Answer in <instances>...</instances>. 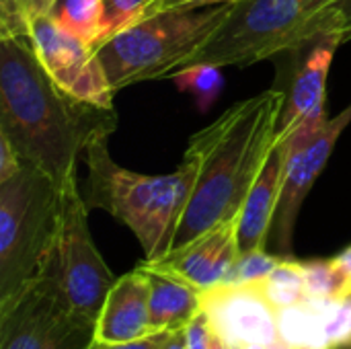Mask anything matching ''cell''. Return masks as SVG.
<instances>
[{"mask_svg": "<svg viewBox=\"0 0 351 349\" xmlns=\"http://www.w3.org/2000/svg\"><path fill=\"white\" fill-rule=\"evenodd\" d=\"M115 128V109L78 101L60 88L29 39L0 37V132L25 163L62 187L78 171L90 140Z\"/></svg>", "mask_w": 351, "mask_h": 349, "instance_id": "6da1fadb", "label": "cell"}, {"mask_svg": "<svg viewBox=\"0 0 351 349\" xmlns=\"http://www.w3.org/2000/svg\"><path fill=\"white\" fill-rule=\"evenodd\" d=\"M284 101L286 91L269 88L193 134L185 154L195 160L197 175L171 251L239 218L276 142Z\"/></svg>", "mask_w": 351, "mask_h": 349, "instance_id": "7a4b0ae2", "label": "cell"}, {"mask_svg": "<svg viewBox=\"0 0 351 349\" xmlns=\"http://www.w3.org/2000/svg\"><path fill=\"white\" fill-rule=\"evenodd\" d=\"M350 39L351 0H234L218 31L173 72L195 64L243 68L321 41Z\"/></svg>", "mask_w": 351, "mask_h": 349, "instance_id": "3957f363", "label": "cell"}, {"mask_svg": "<svg viewBox=\"0 0 351 349\" xmlns=\"http://www.w3.org/2000/svg\"><path fill=\"white\" fill-rule=\"evenodd\" d=\"M109 136H97L84 150L88 167L84 202L109 212L140 241L144 261L165 257L187 210L197 165L185 154L177 171L169 175H140L117 165L109 154Z\"/></svg>", "mask_w": 351, "mask_h": 349, "instance_id": "277c9868", "label": "cell"}, {"mask_svg": "<svg viewBox=\"0 0 351 349\" xmlns=\"http://www.w3.org/2000/svg\"><path fill=\"white\" fill-rule=\"evenodd\" d=\"M62 216V187L31 163L0 183V311L47 269Z\"/></svg>", "mask_w": 351, "mask_h": 349, "instance_id": "5b68a950", "label": "cell"}, {"mask_svg": "<svg viewBox=\"0 0 351 349\" xmlns=\"http://www.w3.org/2000/svg\"><path fill=\"white\" fill-rule=\"evenodd\" d=\"M232 4L234 0L162 10L136 21L101 43L95 51L113 93L144 80L167 78L218 31Z\"/></svg>", "mask_w": 351, "mask_h": 349, "instance_id": "8992f818", "label": "cell"}, {"mask_svg": "<svg viewBox=\"0 0 351 349\" xmlns=\"http://www.w3.org/2000/svg\"><path fill=\"white\" fill-rule=\"evenodd\" d=\"M45 272L56 280L72 309L97 323L115 278L93 243L88 206L78 183V171L62 185L60 232Z\"/></svg>", "mask_w": 351, "mask_h": 349, "instance_id": "52a82bcc", "label": "cell"}, {"mask_svg": "<svg viewBox=\"0 0 351 349\" xmlns=\"http://www.w3.org/2000/svg\"><path fill=\"white\" fill-rule=\"evenodd\" d=\"M93 339L95 321L72 309L47 272L0 311V349H88Z\"/></svg>", "mask_w": 351, "mask_h": 349, "instance_id": "ba28073f", "label": "cell"}, {"mask_svg": "<svg viewBox=\"0 0 351 349\" xmlns=\"http://www.w3.org/2000/svg\"><path fill=\"white\" fill-rule=\"evenodd\" d=\"M350 123L351 105L346 107V111H341L337 117L311 119L298 125L292 134H288L292 136V150H290L284 187H282V195H280L278 210L274 216V226H271L276 249L282 255H290L294 228H296L302 202L306 200L315 181L323 173L339 136Z\"/></svg>", "mask_w": 351, "mask_h": 349, "instance_id": "9c48e42d", "label": "cell"}, {"mask_svg": "<svg viewBox=\"0 0 351 349\" xmlns=\"http://www.w3.org/2000/svg\"><path fill=\"white\" fill-rule=\"evenodd\" d=\"M27 39L43 70L60 88L78 101L115 109L113 88L95 47L60 27L51 14L35 19L29 25Z\"/></svg>", "mask_w": 351, "mask_h": 349, "instance_id": "30bf717a", "label": "cell"}, {"mask_svg": "<svg viewBox=\"0 0 351 349\" xmlns=\"http://www.w3.org/2000/svg\"><path fill=\"white\" fill-rule=\"evenodd\" d=\"M202 313L230 349L280 344L278 309L257 284H218L199 292Z\"/></svg>", "mask_w": 351, "mask_h": 349, "instance_id": "8fae6325", "label": "cell"}, {"mask_svg": "<svg viewBox=\"0 0 351 349\" xmlns=\"http://www.w3.org/2000/svg\"><path fill=\"white\" fill-rule=\"evenodd\" d=\"M239 218L228 220L191 243L169 251L156 261H144L142 265L169 274L195 290H208L226 282L230 267L239 257Z\"/></svg>", "mask_w": 351, "mask_h": 349, "instance_id": "7c38bea8", "label": "cell"}, {"mask_svg": "<svg viewBox=\"0 0 351 349\" xmlns=\"http://www.w3.org/2000/svg\"><path fill=\"white\" fill-rule=\"evenodd\" d=\"M154 335L150 323V280L138 265L134 272L115 280L99 319L95 323V341L128 344Z\"/></svg>", "mask_w": 351, "mask_h": 349, "instance_id": "4fadbf2b", "label": "cell"}, {"mask_svg": "<svg viewBox=\"0 0 351 349\" xmlns=\"http://www.w3.org/2000/svg\"><path fill=\"white\" fill-rule=\"evenodd\" d=\"M290 150H292V136H276L269 156L239 214L241 253L265 249L267 237L271 234L278 202L282 195Z\"/></svg>", "mask_w": 351, "mask_h": 349, "instance_id": "5bb4252c", "label": "cell"}, {"mask_svg": "<svg viewBox=\"0 0 351 349\" xmlns=\"http://www.w3.org/2000/svg\"><path fill=\"white\" fill-rule=\"evenodd\" d=\"M339 45V41H321L311 47L308 56L304 58L302 66L298 68L290 84V91H286L278 136L292 134L304 121L327 117V76Z\"/></svg>", "mask_w": 351, "mask_h": 349, "instance_id": "9a60e30c", "label": "cell"}, {"mask_svg": "<svg viewBox=\"0 0 351 349\" xmlns=\"http://www.w3.org/2000/svg\"><path fill=\"white\" fill-rule=\"evenodd\" d=\"M140 267L150 280V323L154 333L185 329L202 313L199 290L142 263Z\"/></svg>", "mask_w": 351, "mask_h": 349, "instance_id": "2e32d148", "label": "cell"}, {"mask_svg": "<svg viewBox=\"0 0 351 349\" xmlns=\"http://www.w3.org/2000/svg\"><path fill=\"white\" fill-rule=\"evenodd\" d=\"M280 339L294 349H331L327 341V300L308 298L278 311Z\"/></svg>", "mask_w": 351, "mask_h": 349, "instance_id": "e0dca14e", "label": "cell"}, {"mask_svg": "<svg viewBox=\"0 0 351 349\" xmlns=\"http://www.w3.org/2000/svg\"><path fill=\"white\" fill-rule=\"evenodd\" d=\"M51 16L60 27L90 47H99L107 31L105 0H58Z\"/></svg>", "mask_w": 351, "mask_h": 349, "instance_id": "ac0fdd59", "label": "cell"}, {"mask_svg": "<svg viewBox=\"0 0 351 349\" xmlns=\"http://www.w3.org/2000/svg\"><path fill=\"white\" fill-rule=\"evenodd\" d=\"M257 286L278 311L308 300L304 267L300 261L294 259H282L280 265L265 280L257 282Z\"/></svg>", "mask_w": 351, "mask_h": 349, "instance_id": "d6986e66", "label": "cell"}, {"mask_svg": "<svg viewBox=\"0 0 351 349\" xmlns=\"http://www.w3.org/2000/svg\"><path fill=\"white\" fill-rule=\"evenodd\" d=\"M169 78L177 84L179 91L193 95L199 111H208L224 86L222 72L214 64H195V66L173 72Z\"/></svg>", "mask_w": 351, "mask_h": 349, "instance_id": "ffe728a7", "label": "cell"}, {"mask_svg": "<svg viewBox=\"0 0 351 349\" xmlns=\"http://www.w3.org/2000/svg\"><path fill=\"white\" fill-rule=\"evenodd\" d=\"M304 267V280L308 298H321V300H337L351 294V280L341 269V265L333 259H319V261H306Z\"/></svg>", "mask_w": 351, "mask_h": 349, "instance_id": "44dd1931", "label": "cell"}, {"mask_svg": "<svg viewBox=\"0 0 351 349\" xmlns=\"http://www.w3.org/2000/svg\"><path fill=\"white\" fill-rule=\"evenodd\" d=\"M58 0H0V37H25L29 25L53 12Z\"/></svg>", "mask_w": 351, "mask_h": 349, "instance_id": "7402d4cb", "label": "cell"}, {"mask_svg": "<svg viewBox=\"0 0 351 349\" xmlns=\"http://www.w3.org/2000/svg\"><path fill=\"white\" fill-rule=\"evenodd\" d=\"M282 259L284 257L271 255L265 249L239 253L224 284H257V282L265 280L280 265Z\"/></svg>", "mask_w": 351, "mask_h": 349, "instance_id": "603a6c76", "label": "cell"}, {"mask_svg": "<svg viewBox=\"0 0 351 349\" xmlns=\"http://www.w3.org/2000/svg\"><path fill=\"white\" fill-rule=\"evenodd\" d=\"M327 341L331 349L351 346V294L346 298L327 300Z\"/></svg>", "mask_w": 351, "mask_h": 349, "instance_id": "cb8c5ba5", "label": "cell"}, {"mask_svg": "<svg viewBox=\"0 0 351 349\" xmlns=\"http://www.w3.org/2000/svg\"><path fill=\"white\" fill-rule=\"evenodd\" d=\"M150 2L152 0H105L107 31H105L103 43L107 39H111L113 35H117L119 31H123L130 25H134L136 21H140Z\"/></svg>", "mask_w": 351, "mask_h": 349, "instance_id": "d4e9b609", "label": "cell"}, {"mask_svg": "<svg viewBox=\"0 0 351 349\" xmlns=\"http://www.w3.org/2000/svg\"><path fill=\"white\" fill-rule=\"evenodd\" d=\"M185 337H187V349H210L214 331L206 319L204 313H199L187 327H185Z\"/></svg>", "mask_w": 351, "mask_h": 349, "instance_id": "484cf974", "label": "cell"}, {"mask_svg": "<svg viewBox=\"0 0 351 349\" xmlns=\"http://www.w3.org/2000/svg\"><path fill=\"white\" fill-rule=\"evenodd\" d=\"M23 167H25V160L19 156L10 140L0 132V183L12 179Z\"/></svg>", "mask_w": 351, "mask_h": 349, "instance_id": "4316f807", "label": "cell"}, {"mask_svg": "<svg viewBox=\"0 0 351 349\" xmlns=\"http://www.w3.org/2000/svg\"><path fill=\"white\" fill-rule=\"evenodd\" d=\"M173 333L169 331H162V333H154V335H148L144 339H138V341H128V344H101V341H95L88 346V349H165L169 339H171Z\"/></svg>", "mask_w": 351, "mask_h": 349, "instance_id": "83f0119b", "label": "cell"}, {"mask_svg": "<svg viewBox=\"0 0 351 349\" xmlns=\"http://www.w3.org/2000/svg\"><path fill=\"white\" fill-rule=\"evenodd\" d=\"M222 2H232V0H152L146 8L144 16L162 12V10H171V8H195V6H214V4H222Z\"/></svg>", "mask_w": 351, "mask_h": 349, "instance_id": "f1b7e54d", "label": "cell"}, {"mask_svg": "<svg viewBox=\"0 0 351 349\" xmlns=\"http://www.w3.org/2000/svg\"><path fill=\"white\" fill-rule=\"evenodd\" d=\"M165 349H187V337H185V329H179V331H173L169 344Z\"/></svg>", "mask_w": 351, "mask_h": 349, "instance_id": "f546056e", "label": "cell"}, {"mask_svg": "<svg viewBox=\"0 0 351 349\" xmlns=\"http://www.w3.org/2000/svg\"><path fill=\"white\" fill-rule=\"evenodd\" d=\"M335 261L341 265V269L346 272V276L351 280V247H348L346 251H341V253L335 257Z\"/></svg>", "mask_w": 351, "mask_h": 349, "instance_id": "4dcf8cb0", "label": "cell"}, {"mask_svg": "<svg viewBox=\"0 0 351 349\" xmlns=\"http://www.w3.org/2000/svg\"><path fill=\"white\" fill-rule=\"evenodd\" d=\"M245 349H294V348H290V346H286L284 341H280V344H274V346H253V348H245Z\"/></svg>", "mask_w": 351, "mask_h": 349, "instance_id": "1f68e13d", "label": "cell"}, {"mask_svg": "<svg viewBox=\"0 0 351 349\" xmlns=\"http://www.w3.org/2000/svg\"><path fill=\"white\" fill-rule=\"evenodd\" d=\"M210 349H230L216 333H214V337H212V346H210Z\"/></svg>", "mask_w": 351, "mask_h": 349, "instance_id": "d6a6232c", "label": "cell"}, {"mask_svg": "<svg viewBox=\"0 0 351 349\" xmlns=\"http://www.w3.org/2000/svg\"><path fill=\"white\" fill-rule=\"evenodd\" d=\"M346 349H351V346H350V348H346Z\"/></svg>", "mask_w": 351, "mask_h": 349, "instance_id": "836d02e7", "label": "cell"}]
</instances>
